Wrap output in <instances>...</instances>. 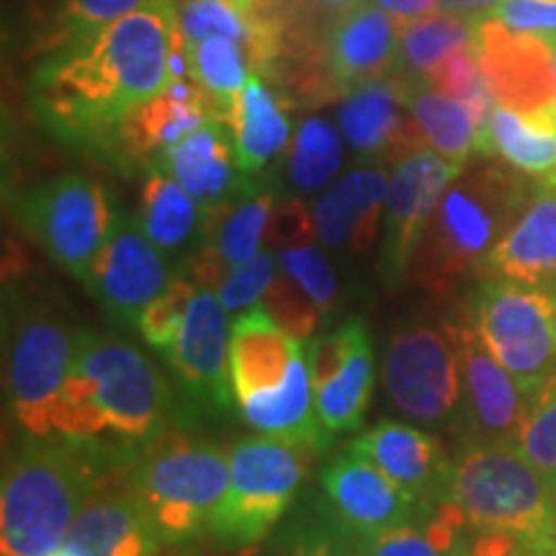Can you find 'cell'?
Here are the masks:
<instances>
[{"instance_id": "f35d334b", "label": "cell", "mask_w": 556, "mask_h": 556, "mask_svg": "<svg viewBox=\"0 0 556 556\" xmlns=\"http://www.w3.org/2000/svg\"><path fill=\"white\" fill-rule=\"evenodd\" d=\"M422 83H428L430 88L451 96V99L462 101L464 106L475 114V119L479 124V135H482V129H484L486 119H490V111H492V106H495V101H492L490 88H486V83H484L475 41L467 47H462V50H456L446 62H443V65H438Z\"/></svg>"}, {"instance_id": "2e32d148", "label": "cell", "mask_w": 556, "mask_h": 556, "mask_svg": "<svg viewBox=\"0 0 556 556\" xmlns=\"http://www.w3.org/2000/svg\"><path fill=\"white\" fill-rule=\"evenodd\" d=\"M170 281L163 250L142 232L137 219L119 217L83 287L99 299L111 317L137 325L152 299L163 294Z\"/></svg>"}, {"instance_id": "83f0119b", "label": "cell", "mask_w": 556, "mask_h": 556, "mask_svg": "<svg viewBox=\"0 0 556 556\" xmlns=\"http://www.w3.org/2000/svg\"><path fill=\"white\" fill-rule=\"evenodd\" d=\"M477 155H495L541 186H556V103L544 109L492 106Z\"/></svg>"}, {"instance_id": "d4e9b609", "label": "cell", "mask_w": 556, "mask_h": 556, "mask_svg": "<svg viewBox=\"0 0 556 556\" xmlns=\"http://www.w3.org/2000/svg\"><path fill=\"white\" fill-rule=\"evenodd\" d=\"M389 191V176L381 165L348 173L323 193L315 206L319 240L332 250L366 255L377 240Z\"/></svg>"}, {"instance_id": "f1b7e54d", "label": "cell", "mask_w": 556, "mask_h": 556, "mask_svg": "<svg viewBox=\"0 0 556 556\" xmlns=\"http://www.w3.org/2000/svg\"><path fill=\"white\" fill-rule=\"evenodd\" d=\"M227 127L232 131L240 168L255 178L289 142L287 103L266 83V75L250 73L238 103L229 111Z\"/></svg>"}, {"instance_id": "f6af8a7d", "label": "cell", "mask_w": 556, "mask_h": 556, "mask_svg": "<svg viewBox=\"0 0 556 556\" xmlns=\"http://www.w3.org/2000/svg\"><path fill=\"white\" fill-rule=\"evenodd\" d=\"M276 268V255L263 250L255 258H250L248 263H242V266L229 270L217 287V294L227 312H245L250 307H255V304H261L266 291L270 289V283H274Z\"/></svg>"}, {"instance_id": "ba28073f", "label": "cell", "mask_w": 556, "mask_h": 556, "mask_svg": "<svg viewBox=\"0 0 556 556\" xmlns=\"http://www.w3.org/2000/svg\"><path fill=\"white\" fill-rule=\"evenodd\" d=\"M469 317L528 400L556 374V294L528 283L486 278L475 291Z\"/></svg>"}, {"instance_id": "d6a6232c", "label": "cell", "mask_w": 556, "mask_h": 556, "mask_svg": "<svg viewBox=\"0 0 556 556\" xmlns=\"http://www.w3.org/2000/svg\"><path fill=\"white\" fill-rule=\"evenodd\" d=\"M477 21L458 13L435 11L402 24L394 73L402 80H426L451 54L475 41Z\"/></svg>"}, {"instance_id": "603a6c76", "label": "cell", "mask_w": 556, "mask_h": 556, "mask_svg": "<svg viewBox=\"0 0 556 556\" xmlns=\"http://www.w3.org/2000/svg\"><path fill=\"white\" fill-rule=\"evenodd\" d=\"M348 451L379 467L417 503H438L451 469L441 443L426 430L405 422H379L358 435Z\"/></svg>"}, {"instance_id": "484cf974", "label": "cell", "mask_w": 556, "mask_h": 556, "mask_svg": "<svg viewBox=\"0 0 556 556\" xmlns=\"http://www.w3.org/2000/svg\"><path fill=\"white\" fill-rule=\"evenodd\" d=\"M479 276L552 289L556 294V186L539 184L516 225L490 250Z\"/></svg>"}, {"instance_id": "ffe728a7", "label": "cell", "mask_w": 556, "mask_h": 556, "mask_svg": "<svg viewBox=\"0 0 556 556\" xmlns=\"http://www.w3.org/2000/svg\"><path fill=\"white\" fill-rule=\"evenodd\" d=\"M340 129L353 150L366 160H397L428 148L415 116L405 103L397 75L361 83L345 93Z\"/></svg>"}, {"instance_id": "30bf717a", "label": "cell", "mask_w": 556, "mask_h": 556, "mask_svg": "<svg viewBox=\"0 0 556 556\" xmlns=\"http://www.w3.org/2000/svg\"><path fill=\"white\" fill-rule=\"evenodd\" d=\"M75 336L52 309L29 304L5 319V392L29 438H52V407L73 366Z\"/></svg>"}, {"instance_id": "4316f807", "label": "cell", "mask_w": 556, "mask_h": 556, "mask_svg": "<svg viewBox=\"0 0 556 556\" xmlns=\"http://www.w3.org/2000/svg\"><path fill=\"white\" fill-rule=\"evenodd\" d=\"M62 546L73 556H152L163 541L135 492L124 490L90 497Z\"/></svg>"}, {"instance_id": "c3c4849f", "label": "cell", "mask_w": 556, "mask_h": 556, "mask_svg": "<svg viewBox=\"0 0 556 556\" xmlns=\"http://www.w3.org/2000/svg\"><path fill=\"white\" fill-rule=\"evenodd\" d=\"M471 548L477 556H556V548L526 544L507 533H482Z\"/></svg>"}, {"instance_id": "f907efd6", "label": "cell", "mask_w": 556, "mask_h": 556, "mask_svg": "<svg viewBox=\"0 0 556 556\" xmlns=\"http://www.w3.org/2000/svg\"><path fill=\"white\" fill-rule=\"evenodd\" d=\"M319 3H325V5H332V9H351V5H356L358 0H319Z\"/></svg>"}, {"instance_id": "74e56055", "label": "cell", "mask_w": 556, "mask_h": 556, "mask_svg": "<svg viewBox=\"0 0 556 556\" xmlns=\"http://www.w3.org/2000/svg\"><path fill=\"white\" fill-rule=\"evenodd\" d=\"M157 3H165V0H58L45 47L50 52H58L62 47L129 16V13L152 9Z\"/></svg>"}, {"instance_id": "681fc988", "label": "cell", "mask_w": 556, "mask_h": 556, "mask_svg": "<svg viewBox=\"0 0 556 556\" xmlns=\"http://www.w3.org/2000/svg\"><path fill=\"white\" fill-rule=\"evenodd\" d=\"M371 3L379 5L381 11H387L389 16L397 18L400 24H409V21L441 11L438 0H371Z\"/></svg>"}, {"instance_id": "4dcf8cb0", "label": "cell", "mask_w": 556, "mask_h": 556, "mask_svg": "<svg viewBox=\"0 0 556 556\" xmlns=\"http://www.w3.org/2000/svg\"><path fill=\"white\" fill-rule=\"evenodd\" d=\"M402 88H405L409 114L415 116L428 148L464 168L469 157L477 155L479 124L475 114L462 101L430 88L422 80H402Z\"/></svg>"}, {"instance_id": "7c38bea8", "label": "cell", "mask_w": 556, "mask_h": 556, "mask_svg": "<svg viewBox=\"0 0 556 556\" xmlns=\"http://www.w3.org/2000/svg\"><path fill=\"white\" fill-rule=\"evenodd\" d=\"M387 397L402 415L422 426H443L462 407V366L451 325L415 323L389 340L384 366Z\"/></svg>"}, {"instance_id": "db71d44e", "label": "cell", "mask_w": 556, "mask_h": 556, "mask_svg": "<svg viewBox=\"0 0 556 556\" xmlns=\"http://www.w3.org/2000/svg\"><path fill=\"white\" fill-rule=\"evenodd\" d=\"M552 544L556 548V490H554V523H552Z\"/></svg>"}, {"instance_id": "f546056e", "label": "cell", "mask_w": 556, "mask_h": 556, "mask_svg": "<svg viewBox=\"0 0 556 556\" xmlns=\"http://www.w3.org/2000/svg\"><path fill=\"white\" fill-rule=\"evenodd\" d=\"M135 219L163 253H176L199 235H206L204 206L160 165L150 168L144 178Z\"/></svg>"}, {"instance_id": "5b68a950", "label": "cell", "mask_w": 556, "mask_h": 556, "mask_svg": "<svg viewBox=\"0 0 556 556\" xmlns=\"http://www.w3.org/2000/svg\"><path fill=\"white\" fill-rule=\"evenodd\" d=\"M533 193L526 180L500 165H464L430 217L415 261L433 291L482 274L490 250L516 225Z\"/></svg>"}, {"instance_id": "d6986e66", "label": "cell", "mask_w": 556, "mask_h": 556, "mask_svg": "<svg viewBox=\"0 0 556 556\" xmlns=\"http://www.w3.org/2000/svg\"><path fill=\"white\" fill-rule=\"evenodd\" d=\"M229 332L227 307L219 294L204 287L193 294L184 328L165 353L191 397L222 409L232 405L235 397L229 379Z\"/></svg>"}, {"instance_id": "7dc6e473", "label": "cell", "mask_w": 556, "mask_h": 556, "mask_svg": "<svg viewBox=\"0 0 556 556\" xmlns=\"http://www.w3.org/2000/svg\"><path fill=\"white\" fill-rule=\"evenodd\" d=\"M309 214L304 212V206L299 204V201H283L281 206H276L274 212H270V219H268V232L270 238H274L278 245L283 248H294L299 242L309 240Z\"/></svg>"}, {"instance_id": "9a60e30c", "label": "cell", "mask_w": 556, "mask_h": 556, "mask_svg": "<svg viewBox=\"0 0 556 556\" xmlns=\"http://www.w3.org/2000/svg\"><path fill=\"white\" fill-rule=\"evenodd\" d=\"M208 119H217V109L206 90L193 78L186 50L173 52V75L168 86L137 106L116 129L109 148L127 165H155L173 144L199 129Z\"/></svg>"}, {"instance_id": "60d3db41", "label": "cell", "mask_w": 556, "mask_h": 556, "mask_svg": "<svg viewBox=\"0 0 556 556\" xmlns=\"http://www.w3.org/2000/svg\"><path fill=\"white\" fill-rule=\"evenodd\" d=\"M197 291V283H193L191 278L176 276L168 287H165L163 294L152 299L150 307L142 312V317H139L137 323L139 332H142L150 345L160 348L163 353L170 351L180 328H184L186 315H189L191 307V299Z\"/></svg>"}, {"instance_id": "e575fe53", "label": "cell", "mask_w": 556, "mask_h": 556, "mask_svg": "<svg viewBox=\"0 0 556 556\" xmlns=\"http://www.w3.org/2000/svg\"><path fill=\"white\" fill-rule=\"evenodd\" d=\"M186 54H189L193 78L217 109V119L227 122L250 75L245 47L235 39L214 37L186 47Z\"/></svg>"}, {"instance_id": "836d02e7", "label": "cell", "mask_w": 556, "mask_h": 556, "mask_svg": "<svg viewBox=\"0 0 556 556\" xmlns=\"http://www.w3.org/2000/svg\"><path fill=\"white\" fill-rule=\"evenodd\" d=\"M467 520L448 503H428L413 520L368 539V556H448L464 544Z\"/></svg>"}, {"instance_id": "bcb514c9", "label": "cell", "mask_w": 556, "mask_h": 556, "mask_svg": "<svg viewBox=\"0 0 556 556\" xmlns=\"http://www.w3.org/2000/svg\"><path fill=\"white\" fill-rule=\"evenodd\" d=\"M486 18L513 31L556 34V0H503Z\"/></svg>"}, {"instance_id": "b9f144b4", "label": "cell", "mask_w": 556, "mask_h": 556, "mask_svg": "<svg viewBox=\"0 0 556 556\" xmlns=\"http://www.w3.org/2000/svg\"><path fill=\"white\" fill-rule=\"evenodd\" d=\"M278 268L294 278L299 287L307 291V296L315 302V307L323 312V315H328L332 304H336L338 283L336 270H332L328 258H325L317 248H283L281 255H278Z\"/></svg>"}, {"instance_id": "11a10c76", "label": "cell", "mask_w": 556, "mask_h": 556, "mask_svg": "<svg viewBox=\"0 0 556 556\" xmlns=\"http://www.w3.org/2000/svg\"><path fill=\"white\" fill-rule=\"evenodd\" d=\"M50 556H73V554H70L65 546H60V548H58V552H54V554H50Z\"/></svg>"}, {"instance_id": "8fae6325", "label": "cell", "mask_w": 556, "mask_h": 556, "mask_svg": "<svg viewBox=\"0 0 556 556\" xmlns=\"http://www.w3.org/2000/svg\"><path fill=\"white\" fill-rule=\"evenodd\" d=\"M304 467L296 446L248 438L229 451V490L208 533L232 546H255L289 510Z\"/></svg>"}, {"instance_id": "44dd1931", "label": "cell", "mask_w": 556, "mask_h": 556, "mask_svg": "<svg viewBox=\"0 0 556 556\" xmlns=\"http://www.w3.org/2000/svg\"><path fill=\"white\" fill-rule=\"evenodd\" d=\"M402 24L371 0H358L332 21L325 39V65L340 93L394 73Z\"/></svg>"}, {"instance_id": "277c9868", "label": "cell", "mask_w": 556, "mask_h": 556, "mask_svg": "<svg viewBox=\"0 0 556 556\" xmlns=\"http://www.w3.org/2000/svg\"><path fill=\"white\" fill-rule=\"evenodd\" d=\"M101 454L60 438H31L11 458L0 497L3 556H50L93 497Z\"/></svg>"}, {"instance_id": "ac0fdd59", "label": "cell", "mask_w": 556, "mask_h": 556, "mask_svg": "<svg viewBox=\"0 0 556 556\" xmlns=\"http://www.w3.org/2000/svg\"><path fill=\"white\" fill-rule=\"evenodd\" d=\"M332 516L361 539H374L413 520L422 505L379 467L348 451L323 475Z\"/></svg>"}, {"instance_id": "e0dca14e", "label": "cell", "mask_w": 556, "mask_h": 556, "mask_svg": "<svg viewBox=\"0 0 556 556\" xmlns=\"http://www.w3.org/2000/svg\"><path fill=\"white\" fill-rule=\"evenodd\" d=\"M475 47L497 106L544 109L556 103L554 54L544 34L513 31L495 18H482Z\"/></svg>"}, {"instance_id": "9c48e42d", "label": "cell", "mask_w": 556, "mask_h": 556, "mask_svg": "<svg viewBox=\"0 0 556 556\" xmlns=\"http://www.w3.org/2000/svg\"><path fill=\"white\" fill-rule=\"evenodd\" d=\"M16 219L58 266L86 283L119 214L99 180L65 173L26 191L16 201Z\"/></svg>"}, {"instance_id": "f5cc1de1", "label": "cell", "mask_w": 556, "mask_h": 556, "mask_svg": "<svg viewBox=\"0 0 556 556\" xmlns=\"http://www.w3.org/2000/svg\"><path fill=\"white\" fill-rule=\"evenodd\" d=\"M548 39V47H552V54H554V70H556V34H544Z\"/></svg>"}, {"instance_id": "4fadbf2b", "label": "cell", "mask_w": 556, "mask_h": 556, "mask_svg": "<svg viewBox=\"0 0 556 556\" xmlns=\"http://www.w3.org/2000/svg\"><path fill=\"white\" fill-rule=\"evenodd\" d=\"M462 165L448 163L435 150L422 148L397 163L389 178L384 222H381L379 274L387 287H397L413 266L417 245L433 217L438 201L454 184Z\"/></svg>"}, {"instance_id": "6da1fadb", "label": "cell", "mask_w": 556, "mask_h": 556, "mask_svg": "<svg viewBox=\"0 0 556 556\" xmlns=\"http://www.w3.org/2000/svg\"><path fill=\"white\" fill-rule=\"evenodd\" d=\"M178 41L176 0L129 13L52 52L34 75V106L58 135L109 148L131 111L168 86Z\"/></svg>"}, {"instance_id": "7bdbcfd3", "label": "cell", "mask_w": 556, "mask_h": 556, "mask_svg": "<svg viewBox=\"0 0 556 556\" xmlns=\"http://www.w3.org/2000/svg\"><path fill=\"white\" fill-rule=\"evenodd\" d=\"M278 556H368V546L366 539L348 531L330 513L328 518L296 528Z\"/></svg>"}, {"instance_id": "1f68e13d", "label": "cell", "mask_w": 556, "mask_h": 556, "mask_svg": "<svg viewBox=\"0 0 556 556\" xmlns=\"http://www.w3.org/2000/svg\"><path fill=\"white\" fill-rule=\"evenodd\" d=\"M323 426L330 433L356 430L364 420L374 392V345L366 325H361L351 353L328 381L312 389Z\"/></svg>"}, {"instance_id": "52a82bcc", "label": "cell", "mask_w": 556, "mask_h": 556, "mask_svg": "<svg viewBox=\"0 0 556 556\" xmlns=\"http://www.w3.org/2000/svg\"><path fill=\"white\" fill-rule=\"evenodd\" d=\"M129 490L148 513L163 544H184L206 533L229 490V454L170 438L144 451Z\"/></svg>"}, {"instance_id": "816d5d0a", "label": "cell", "mask_w": 556, "mask_h": 556, "mask_svg": "<svg viewBox=\"0 0 556 556\" xmlns=\"http://www.w3.org/2000/svg\"><path fill=\"white\" fill-rule=\"evenodd\" d=\"M448 556H477V554H475V548H471V544H467V541H464V544L458 546V548H454V552H451Z\"/></svg>"}, {"instance_id": "7a4b0ae2", "label": "cell", "mask_w": 556, "mask_h": 556, "mask_svg": "<svg viewBox=\"0 0 556 556\" xmlns=\"http://www.w3.org/2000/svg\"><path fill=\"white\" fill-rule=\"evenodd\" d=\"M170 413L168 381L137 345L75 336L73 366L52 407V438L101 456L150 446Z\"/></svg>"}, {"instance_id": "7402d4cb", "label": "cell", "mask_w": 556, "mask_h": 556, "mask_svg": "<svg viewBox=\"0 0 556 556\" xmlns=\"http://www.w3.org/2000/svg\"><path fill=\"white\" fill-rule=\"evenodd\" d=\"M157 165L204 206L206 217L229 204L253 180L242 173L232 131L219 119H208L186 135Z\"/></svg>"}, {"instance_id": "ab89813d", "label": "cell", "mask_w": 556, "mask_h": 556, "mask_svg": "<svg viewBox=\"0 0 556 556\" xmlns=\"http://www.w3.org/2000/svg\"><path fill=\"white\" fill-rule=\"evenodd\" d=\"M516 448L556 490V374L528 407Z\"/></svg>"}, {"instance_id": "cb8c5ba5", "label": "cell", "mask_w": 556, "mask_h": 556, "mask_svg": "<svg viewBox=\"0 0 556 556\" xmlns=\"http://www.w3.org/2000/svg\"><path fill=\"white\" fill-rule=\"evenodd\" d=\"M274 212V191L250 180L229 204L206 217V245L197 250L191 266L201 287H219L229 270L258 255L263 232Z\"/></svg>"}, {"instance_id": "ee69618b", "label": "cell", "mask_w": 556, "mask_h": 556, "mask_svg": "<svg viewBox=\"0 0 556 556\" xmlns=\"http://www.w3.org/2000/svg\"><path fill=\"white\" fill-rule=\"evenodd\" d=\"M263 307L268 309V315L281 325L289 336L294 338H307L315 332L323 312L315 307V302L307 296L299 283L289 274H278L270 283V289L263 296Z\"/></svg>"}, {"instance_id": "d590c367", "label": "cell", "mask_w": 556, "mask_h": 556, "mask_svg": "<svg viewBox=\"0 0 556 556\" xmlns=\"http://www.w3.org/2000/svg\"><path fill=\"white\" fill-rule=\"evenodd\" d=\"M343 142L328 119H307L296 129L287 155V176L296 191H319L336 176Z\"/></svg>"}, {"instance_id": "8d00e7d4", "label": "cell", "mask_w": 556, "mask_h": 556, "mask_svg": "<svg viewBox=\"0 0 556 556\" xmlns=\"http://www.w3.org/2000/svg\"><path fill=\"white\" fill-rule=\"evenodd\" d=\"M176 18L186 47L199 45L204 39L225 37L240 41L248 52L255 31H258V24L250 16L245 0H178Z\"/></svg>"}, {"instance_id": "3957f363", "label": "cell", "mask_w": 556, "mask_h": 556, "mask_svg": "<svg viewBox=\"0 0 556 556\" xmlns=\"http://www.w3.org/2000/svg\"><path fill=\"white\" fill-rule=\"evenodd\" d=\"M229 379L242 420L258 433L319 451L330 430L319 420L307 348L289 336L263 304L235 319L229 332Z\"/></svg>"}, {"instance_id": "5bb4252c", "label": "cell", "mask_w": 556, "mask_h": 556, "mask_svg": "<svg viewBox=\"0 0 556 556\" xmlns=\"http://www.w3.org/2000/svg\"><path fill=\"white\" fill-rule=\"evenodd\" d=\"M458 366H462V420L469 446H516L531 400L518 381L492 356L479 332L467 317L451 325Z\"/></svg>"}, {"instance_id": "8992f818", "label": "cell", "mask_w": 556, "mask_h": 556, "mask_svg": "<svg viewBox=\"0 0 556 556\" xmlns=\"http://www.w3.org/2000/svg\"><path fill=\"white\" fill-rule=\"evenodd\" d=\"M441 503L467 526L554 548V484L516 446H469L451 464Z\"/></svg>"}]
</instances>
